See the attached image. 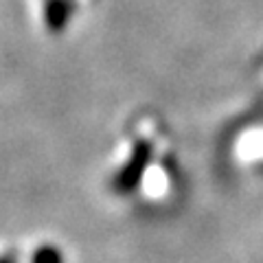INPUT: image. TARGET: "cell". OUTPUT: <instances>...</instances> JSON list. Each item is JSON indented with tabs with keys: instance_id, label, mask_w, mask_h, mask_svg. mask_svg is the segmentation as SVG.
I'll return each mask as SVG.
<instances>
[{
	"instance_id": "obj_2",
	"label": "cell",
	"mask_w": 263,
	"mask_h": 263,
	"mask_svg": "<svg viewBox=\"0 0 263 263\" xmlns=\"http://www.w3.org/2000/svg\"><path fill=\"white\" fill-rule=\"evenodd\" d=\"M0 263H7V261H0Z\"/></svg>"
},
{
	"instance_id": "obj_1",
	"label": "cell",
	"mask_w": 263,
	"mask_h": 263,
	"mask_svg": "<svg viewBox=\"0 0 263 263\" xmlns=\"http://www.w3.org/2000/svg\"><path fill=\"white\" fill-rule=\"evenodd\" d=\"M33 263H64L62 252L55 248V246H42L33 252Z\"/></svg>"
}]
</instances>
